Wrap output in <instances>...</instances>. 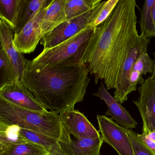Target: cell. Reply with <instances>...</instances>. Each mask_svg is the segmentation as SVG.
<instances>
[{"mask_svg": "<svg viewBox=\"0 0 155 155\" xmlns=\"http://www.w3.org/2000/svg\"><path fill=\"white\" fill-rule=\"evenodd\" d=\"M135 0H119L112 13L94 28L82 59L96 84L116 88L119 73L139 35Z\"/></svg>", "mask_w": 155, "mask_h": 155, "instance_id": "cell-1", "label": "cell"}, {"mask_svg": "<svg viewBox=\"0 0 155 155\" xmlns=\"http://www.w3.org/2000/svg\"><path fill=\"white\" fill-rule=\"evenodd\" d=\"M89 73L84 64H61L41 70L25 68L21 80L46 109L60 115L83 101Z\"/></svg>", "mask_w": 155, "mask_h": 155, "instance_id": "cell-2", "label": "cell"}, {"mask_svg": "<svg viewBox=\"0 0 155 155\" xmlns=\"http://www.w3.org/2000/svg\"><path fill=\"white\" fill-rule=\"evenodd\" d=\"M0 122L42 133L59 140L61 133L60 115L51 111H35L0 98Z\"/></svg>", "mask_w": 155, "mask_h": 155, "instance_id": "cell-3", "label": "cell"}, {"mask_svg": "<svg viewBox=\"0 0 155 155\" xmlns=\"http://www.w3.org/2000/svg\"><path fill=\"white\" fill-rule=\"evenodd\" d=\"M95 28L90 26L59 45L42 52L33 60H27L25 68L41 70L61 64H80Z\"/></svg>", "mask_w": 155, "mask_h": 155, "instance_id": "cell-4", "label": "cell"}, {"mask_svg": "<svg viewBox=\"0 0 155 155\" xmlns=\"http://www.w3.org/2000/svg\"><path fill=\"white\" fill-rule=\"evenodd\" d=\"M103 2L95 8L78 17L67 20L42 37L40 43L44 48L43 50L59 45L89 27Z\"/></svg>", "mask_w": 155, "mask_h": 155, "instance_id": "cell-5", "label": "cell"}, {"mask_svg": "<svg viewBox=\"0 0 155 155\" xmlns=\"http://www.w3.org/2000/svg\"><path fill=\"white\" fill-rule=\"evenodd\" d=\"M97 117L99 131L104 142L113 147L119 155H135L128 130L106 116L98 115Z\"/></svg>", "mask_w": 155, "mask_h": 155, "instance_id": "cell-6", "label": "cell"}, {"mask_svg": "<svg viewBox=\"0 0 155 155\" xmlns=\"http://www.w3.org/2000/svg\"><path fill=\"white\" fill-rule=\"evenodd\" d=\"M150 40L140 35L129 52L118 76L114 97L121 104L127 101L129 95V78L132 67L137 60L144 53H147Z\"/></svg>", "mask_w": 155, "mask_h": 155, "instance_id": "cell-7", "label": "cell"}, {"mask_svg": "<svg viewBox=\"0 0 155 155\" xmlns=\"http://www.w3.org/2000/svg\"><path fill=\"white\" fill-rule=\"evenodd\" d=\"M138 98L133 101L142 120V134L147 136L155 130V80L151 77L138 88Z\"/></svg>", "mask_w": 155, "mask_h": 155, "instance_id": "cell-8", "label": "cell"}, {"mask_svg": "<svg viewBox=\"0 0 155 155\" xmlns=\"http://www.w3.org/2000/svg\"><path fill=\"white\" fill-rule=\"evenodd\" d=\"M49 4L40 11L18 33L14 34L13 43L18 52L21 54H29L35 51L42 38L41 24Z\"/></svg>", "mask_w": 155, "mask_h": 155, "instance_id": "cell-9", "label": "cell"}, {"mask_svg": "<svg viewBox=\"0 0 155 155\" xmlns=\"http://www.w3.org/2000/svg\"><path fill=\"white\" fill-rule=\"evenodd\" d=\"M0 98L20 107L35 111H47L22 81H15L0 88Z\"/></svg>", "mask_w": 155, "mask_h": 155, "instance_id": "cell-10", "label": "cell"}, {"mask_svg": "<svg viewBox=\"0 0 155 155\" xmlns=\"http://www.w3.org/2000/svg\"><path fill=\"white\" fill-rule=\"evenodd\" d=\"M58 141L67 155H100L101 149L104 142L101 137L96 138L72 139L71 134L62 124Z\"/></svg>", "mask_w": 155, "mask_h": 155, "instance_id": "cell-11", "label": "cell"}, {"mask_svg": "<svg viewBox=\"0 0 155 155\" xmlns=\"http://www.w3.org/2000/svg\"><path fill=\"white\" fill-rule=\"evenodd\" d=\"M61 122L67 131L76 139L96 138L101 137L99 131L90 122L84 114L78 110L60 114Z\"/></svg>", "mask_w": 155, "mask_h": 155, "instance_id": "cell-12", "label": "cell"}, {"mask_svg": "<svg viewBox=\"0 0 155 155\" xmlns=\"http://www.w3.org/2000/svg\"><path fill=\"white\" fill-rule=\"evenodd\" d=\"M15 29L7 21L0 17V40L3 49L11 61L16 75V81H21L25 69L27 60L23 54L18 52L13 43Z\"/></svg>", "mask_w": 155, "mask_h": 155, "instance_id": "cell-13", "label": "cell"}, {"mask_svg": "<svg viewBox=\"0 0 155 155\" xmlns=\"http://www.w3.org/2000/svg\"><path fill=\"white\" fill-rule=\"evenodd\" d=\"M93 95L105 101L108 108L106 116H110L111 119L127 130L137 128V122L121 103L109 93L102 81L101 82L97 91L93 93Z\"/></svg>", "mask_w": 155, "mask_h": 155, "instance_id": "cell-14", "label": "cell"}, {"mask_svg": "<svg viewBox=\"0 0 155 155\" xmlns=\"http://www.w3.org/2000/svg\"><path fill=\"white\" fill-rule=\"evenodd\" d=\"M66 1V0H51L41 24L42 37L68 20L65 12Z\"/></svg>", "mask_w": 155, "mask_h": 155, "instance_id": "cell-15", "label": "cell"}, {"mask_svg": "<svg viewBox=\"0 0 155 155\" xmlns=\"http://www.w3.org/2000/svg\"><path fill=\"white\" fill-rule=\"evenodd\" d=\"M154 60L147 53H144L134 63L130 72L129 78V94L137 90L138 84L140 85L144 82L143 76L148 73L152 74L154 69Z\"/></svg>", "mask_w": 155, "mask_h": 155, "instance_id": "cell-16", "label": "cell"}, {"mask_svg": "<svg viewBox=\"0 0 155 155\" xmlns=\"http://www.w3.org/2000/svg\"><path fill=\"white\" fill-rule=\"evenodd\" d=\"M20 133L28 140L45 148L50 155H67L62 150L58 140L42 133L21 128Z\"/></svg>", "mask_w": 155, "mask_h": 155, "instance_id": "cell-17", "label": "cell"}, {"mask_svg": "<svg viewBox=\"0 0 155 155\" xmlns=\"http://www.w3.org/2000/svg\"><path fill=\"white\" fill-rule=\"evenodd\" d=\"M51 1L25 0L18 16L15 34L18 33L40 11L47 7Z\"/></svg>", "mask_w": 155, "mask_h": 155, "instance_id": "cell-18", "label": "cell"}, {"mask_svg": "<svg viewBox=\"0 0 155 155\" xmlns=\"http://www.w3.org/2000/svg\"><path fill=\"white\" fill-rule=\"evenodd\" d=\"M20 129L18 125L0 122V152L10 147L29 141L21 135Z\"/></svg>", "mask_w": 155, "mask_h": 155, "instance_id": "cell-19", "label": "cell"}, {"mask_svg": "<svg viewBox=\"0 0 155 155\" xmlns=\"http://www.w3.org/2000/svg\"><path fill=\"white\" fill-rule=\"evenodd\" d=\"M154 2L155 0H146L140 10L139 21L140 35L149 40L155 38V27L152 14Z\"/></svg>", "mask_w": 155, "mask_h": 155, "instance_id": "cell-20", "label": "cell"}, {"mask_svg": "<svg viewBox=\"0 0 155 155\" xmlns=\"http://www.w3.org/2000/svg\"><path fill=\"white\" fill-rule=\"evenodd\" d=\"M101 0H66L65 12L67 19L72 18L89 11L99 5Z\"/></svg>", "mask_w": 155, "mask_h": 155, "instance_id": "cell-21", "label": "cell"}, {"mask_svg": "<svg viewBox=\"0 0 155 155\" xmlns=\"http://www.w3.org/2000/svg\"><path fill=\"white\" fill-rule=\"evenodd\" d=\"M25 0H0V17L12 27L17 25L18 16Z\"/></svg>", "mask_w": 155, "mask_h": 155, "instance_id": "cell-22", "label": "cell"}, {"mask_svg": "<svg viewBox=\"0 0 155 155\" xmlns=\"http://www.w3.org/2000/svg\"><path fill=\"white\" fill-rule=\"evenodd\" d=\"M0 155H50L44 148L29 141L8 148L0 152Z\"/></svg>", "mask_w": 155, "mask_h": 155, "instance_id": "cell-23", "label": "cell"}, {"mask_svg": "<svg viewBox=\"0 0 155 155\" xmlns=\"http://www.w3.org/2000/svg\"><path fill=\"white\" fill-rule=\"evenodd\" d=\"M16 81L13 64L5 51L0 50V88Z\"/></svg>", "mask_w": 155, "mask_h": 155, "instance_id": "cell-24", "label": "cell"}, {"mask_svg": "<svg viewBox=\"0 0 155 155\" xmlns=\"http://www.w3.org/2000/svg\"><path fill=\"white\" fill-rule=\"evenodd\" d=\"M119 0L104 1L91 26L96 28L103 23L112 13Z\"/></svg>", "mask_w": 155, "mask_h": 155, "instance_id": "cell-25", "label": "cell"}, {"mask_svg": "<svg viewBox=\"0 0 155 155\" xmlns=\"http://www.w3.org/2000/svg\"><path fill=\"white\" fill-rule=\"evenodd\" d=\"M135 155H155V152L146 146L138 137L137 133L132 130H128Z\"/></svg>", "mask_w": 155, "mask_h": 155, "instance_id": "cell-26", "label": "cell"}, {"mask_svg": "<svg viewBox=\"0 0 155 155\" xmlns=\"http://www.w3.org/2000/svg\"><path fill=\"white\" fill-rule=\"evenodd\" d=\"M137 136L146 146H147L150 149L155 152V142L154 141L147 137L146 135L142 133L137 134Z\"/></svg>", "mask_w": 155, "mask_h": 155, "instance_id": "cell-27", "label": "cell"}, {"mask_svg": "<svg viewBox=\"0 0 155 155\" xmlns=\"http://www.w3.org/2000/svg\"><path fill=\"white\" fill-rule=\"evenodd\" d=\"M147 137L154 141L155 142V130L150 131L147 135Z\"/></svg>", "mask_w": 155, "mask_h": 155, "instance_id": "cell-28", "label": "cell"}, {"mask_svg": "<svg viewBox=\"0 0 155 155\" xmlns=\"http://www.w3.org/2000/svg\"><path fill=\"white\" fill-rule=\"evenodd\" d=\"M152 18H153V22H154V26L155 27V0L154 5L152 9Z\"/></svg>", "mask_w": 155, "mask_h": 155, "instance_id": "cell-29", "label": "cell"}, {"mask_svg": "<svg viewBox=\"0 0 155 155\" xmlns=\"http://www.w3.org/2000/svg\"><path fill=\"white\" fill-rule=\"evenodd\" d=\"M154 69H153V72H152V74H151L150 77H151V78H152L153 79L155 80V50L154 54Z\"/></svg>", "mask_w": 155, "mask_h": 155, "instance_id": "cell-30", "label": "cell"}]
</instances>
